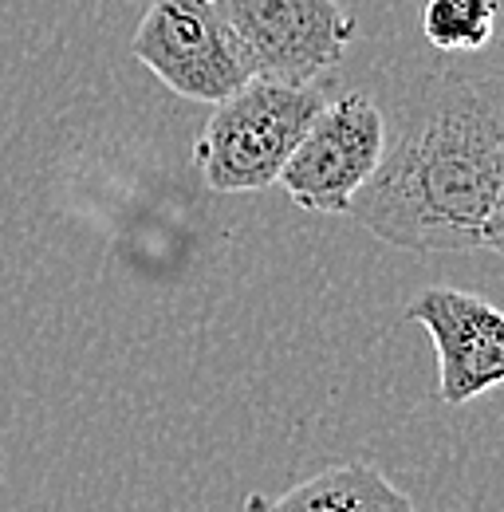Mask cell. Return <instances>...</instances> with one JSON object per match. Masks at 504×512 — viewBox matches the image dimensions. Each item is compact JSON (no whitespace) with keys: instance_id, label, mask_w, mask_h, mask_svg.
Segmentation results:
<instances>
[{"instance_id":"277c9868","label":"cell","mask_w":504,"mask_h":512,"mask_svg":"<svg viewBox=\"0 0 504 512\" xmlns=\"http://www.w3.org/2000/svg\"><path fill=\"white\" fill-rule=\"evenodd\" d=\"M382 146H386V119L378 103L363 91H347L315 111L296 150L280 166L276 182L300 209L347 213L351 197L375 174Z\"/></svg>"},{"instance_id":"ba28073f","label":"cell","mask_w":504,"mask_h":512,"mask_svg":"<svg viewBox=\"0 0 504 512\" xmlns=\"http://www.w3.org/2000/svg\"><path fill=\"white\" fill-rule=\"evenodd\" d=\"M422 32L438 52H481L497 32V0H426Z\"/></svg>"},{"instance_id":"8992f818","label":"cell","mask_w":504,"mask_h":512,"mask_svg":"<svg viewBox=\"0 0 504 512\" xmlns=\"http://www.w3.org/2000/svg\"><path fill=\"white\" fill-rule=\"evenodd\" d=\"M406 320L434 339L441 402L465 406L504 383V316L493 300L438 284L410 300Z\"/></svg>"},{"instance_id":"3957f363","label":"cell","mask_w":504,"mask_h":512,"mask_svg":"<svg viewBox=\"0 0 504 512\" xmlns=\"http://www.w3.org/2000/svg\"><path fill=\"white\" fill-rule=\"evenodd\" d=\"M130 56L174 95L209 107L256 75L213 0H150L130 40Z\"/></svg>"},{"instance_id":"5b68a950","label":"cell","mask_w":504,"mask_h":512,"mask_svg":"<svg viewBox=\"0 0 504 512\" xmlns=\"http://www.w3.org/2000/svg\"><path fill=\"white\" fill-rule=\"evenodd\" d=\"M241 40L256 75L284 83H315L343 64L355 20L339 0H213Z\"/></svg>"},{"instance_id":"7a4b0ae2","label":"cell","mask_w":504,"mask_h":512,"mask_svg":"<svg viewBox=\"0 0 504 512\" xmlns=\"http://www.w3.org/2000/svg\"><path fill=\"white\" fill-rule=\"evenodd\" d=\"M323 103L327 95L315 83L252 75L233 95L213 103L193 146L197 174L217 193L268 190Z\"/></svg>"},{"instance_id":"52a82bcc","label":"cell","mask_w":504,"mask_h":512,"mask_svg":"<svg viewBox=\"0 0 504 512\" xmlns=\"http://www.w3.org/2000/svg\"><path fill=\"white\" fill-rule=\"evenodd\" d=\"M264 512H418L414 501L394 489L375 465L351 461V465H331L288 489L276 505Z\"/></svg>"},{"instance_id":"6da1fadb","label":"cell","mask_w":504,"mask_h":512,"mask_svg":"<svg viewBox=\"0 0 504 512\" xmlns=\"http://www.w3.org/2000/svg\"><path fill=\"white\" fill-rule=\"evenodd\" d=\"M347 213L410 253H501L504 123L489 91L438 83L386 138L375 174Z\"/></svg>"}]
</instances>
